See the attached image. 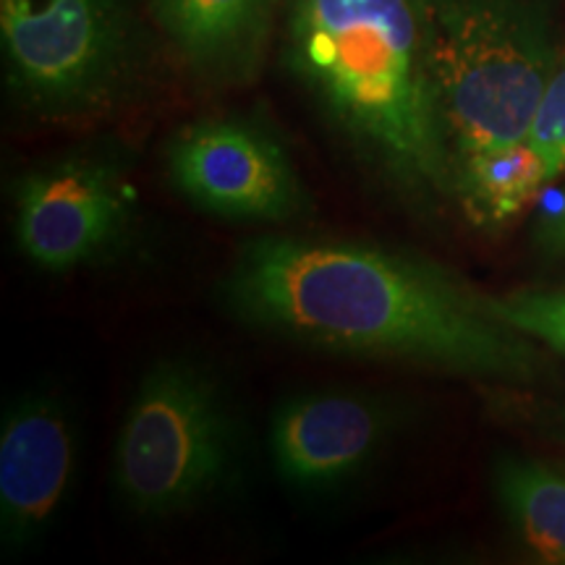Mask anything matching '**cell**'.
Returning a JSON list of instances; mask_svg holds the SVG:
<instances>
[{"instance_id": "6da1fadb", "label": "cell", "mask_w": 565, "mask_h": 565, "mask_svg": "<svg viewBox=\"0 0 565 565\" xmlns=\"http://www.w3.org/2000/svg\"><path fill=\"white\" fill-rule=\"evenodd\" d=\"M233 320L303 349L532 391L555 374L534 338L500 320L454 270L359 238L265 233L217 282Z\"/></svg>"}, {"instance_id": "7a4b0ae2", "label": "cell", "mask_w": 565, "mask_h": 565, "mask_svg": "<svg viewBox=\"0 0 565 565\" xmlns=\"http://www.w3.org/2000/svg\"><path fill=\"white\" fill-rule=\"evenodd\" d=\"M280 63L393 200L456 204L414 0H286Z\"/></svg>"}, {"instance_id": "3957f363", "label": "cell", "mask_w": 565, "mask_h": 565, "mask_svg": "<svg viewBox=\"0 0 565 565\" xmlns=\"http://www.w3.org/2000/svg\"><path fill=\"white\" fill-rule=\"evenodd\" d=\"M456 204L498 231L532 196L524 150L565 51L547 0H414Z\"/></svg>"}, {"instance_id": "277c9868", "label": "cell", "mask_w": 565, "mask_h": 565, "mask_svg": "<svg viewBox=\"0 0 565 565\" xmlns=\"http://www.w3.org/2000/svg\"><path fill=\"white\" fill-rule=\"evenodd\" d=\"M244 427L228 385L194 356L141 372L113 443V492L141 521L202 511L242 479Z\"/></svg>"}, {"instance_id": "5b68a950", "label": "cell", "mask_w": 565, "mask_h": 565, "mask_svg": "<svg viewBox=\"0 0 565 565\" xmlns=\"http://www.w3.org/2000/svg\"><path fill=\"white\" fill-rule=\"evenodd\" d=\"M0 53L13 108L47 126L116 116L150 58L131 0H0Z\"/></svg>"}, {"instance_id": "8992f818", "label": "cell", "mask_w": 565, "mask_h": 565, "mask_svg": "<svg viewBox=\"0 0 565 565\" xmlns=\"http://www.w3.org/2000/svg\"><path fill=\"white\" fill-rule=\"evenodd\" d=\"M134 154L121 145H82L32 162L9 186L13 246L45 275L121 263L145 231Z\"/></svg>"}, {"instance_id": "52a82bcc", "label": "cell", "mask_w": 565, "mask_h": 565, "mask_svg": "<svg viewBox=\"0 0 565 565\" xmlns=\"http://www.w3.org/2000/svg\"><path fill=\"white\" fill-rule=\"evenodd\" d=\"M168 183L189 207L223 223L288 225L312 212L294 154L259 118L215 113L162 145Z\"/></svg>"}, {"instance_id": "ba28073f", "label": "cell", "mask_w": 565, "mask_h": 565, "mask_svg": "<svg viewBox=\"0 0 565 565\" xmlns=\"http://www.w3.org/2000/svg\"><path fill=\"white\" fill-rule=\"evenodd\" d=\"M416 408L370 387H303L267 419V458L278 482L301 498L343 492L377 469L412 429Z\"/></svg>"}, {"instance_id": "9c48e42d", "label": "cell", "mask_w": 565, "mask_h": 565, "mask_svg": "<svg viewBox=\"0 0 565 565\" xmlns=\"http://www.w3.org/2000/svg\"><path fill=\"white\" fill-rule=\"evenodd\" d=\"M82 429L53 385L13 395L0 416V542L24 553L51 534L79 475Z\"/></svg>"}, {"instance_id": "30bf717a", "label": "cell", "mask_w": 565, "mask_h": 565, "mask_svg": "<svg viewBox=\"0 0 565 565\" xmlns=\"http://www.w3.org/2000/svg\"><path fill=\"white\" fill-rule=\"evenodd\" d=\"M162 40L196 84L244 87L263 68L282 0H147Z\"/></svg>"}, {"instance_id": "8fae6325", "label": "cell", "mask_w": 565, "mask_h": 565, "mask_svg": "<svg viewBox=\"0 0 565 565\" xmlns=\"http://www.w3.org/2000/svg\"><path fill=\"white\" fill-rule=\"evenodd\" d=\"M492 490L521 542L547 563L565 565V471L529 456H500Z\"/></svg>"}, {"instance_id": "7c38bea8", "label": "cell", "mask_w": 565, "mask_h": 565, "mask_svg": "<svg viewBox=\"0 0 565 565\" xmlns=\"http://www.w3.org/2000/svg\"><path fill=\"white\" fill-rule=\"evenodd\" d=\"M565 173V51L547 84L524 150V183L529 196Z\"/></svg>"}, {"instance_id": "4fadbf2b", "label": "cell", "mask_w": 565, "mask_h": 565, "mask_svg": "<svg viewBox=\"0 0 565 565\" xmlns=\"http://www.w3.org/2000/svg\"><path fill=\"white\" fill-rule=\"evenodd\" d=\"M490 309L505 324L565 359V288H519L490 296Z\"/></svg>"}, {"instance_id": "5bb4252c", "label": "cell", "mask_w": 565, "mask_h": 565, "mask_svg": "<svg viewBox=\"0 0 565 565\" xmlns=\"http://www.w3.org/2000/svg\"><path fill=\"white\" fill-rule=\"evenodd\" d=\"M490 408H498L511 416L529 424L536 433L553 437V440L565 443V406L561 404H547V401H534V398H521V395H492Z\"/></svg>"}, {"instance_id": "9a60e30c", "label": "cell", "mask_w": 565, "mask_h": 565, "mask_svg": "<svg viewBox=\"0 0 565 565\" xmlns=\"http://www.w3.org/2000/svg\"><path fill=\"white\" fill-rule=\"evenodd\" d=\"M532 246L542 259H550V263L565 259V192L534 223Z\"/></svg>"}]
</instances>
